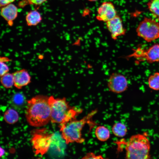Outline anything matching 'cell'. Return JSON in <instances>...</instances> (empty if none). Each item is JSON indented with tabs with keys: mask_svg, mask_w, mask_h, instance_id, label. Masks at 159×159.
<instances>
[{
	"mask_svg": "<svg viewBox=\"0 0 159 159\" xmlns=\"http://www.w3.org/2000/svg\"><path fill=\"white\" fill-rule=\"evenodd\" d=\"M49 97L36 95L27 101L26 117L31 126L39 127L48 123L51 120V110Z\"/></svg>",
	"mask_w": 159,
	"mask_h": 159,
	"instance_id": "cell-1",
	"label": "cell"
},
{
	"mask_svg": "<svg viewBox=\"0 0 159 159\" xmlns=\"http://www.w3.org/2000/svg\"><path fill=\"white\" fill-rule=\"evenodd\" d=\"M49 101L50 121L53 123L60 124L74 120L82 112L80 108L70 106L64 97L55 98L51 96L49 97Z\"/></svg>",
	"mask_w": 159,
	"mask_h": 159,
	"instance_id": "cell-2",
	"label": "cell"
},
{
	"mask_svg": "<svg viewBox=\"0 0 159 159\" xmlns=\"http://www.w3.org/2000/svg\"><path fill=\"white\" fill-rule=\"evenodd\" d=\"M97 112V110H93L80 120L76 119L59 124L62 137L66 144L82 143L85 142L82 136V129L85 125L92 122V118Z\"/></svg>",
	"mask_w": 159,
	"mask_h": 159,
	"instance_id": "cell-3",
	"label": "cell"
},
{
	"mask_svg": "<svg viewBox=\"0 0 159 159\" xmlns=\"http://www.w3.org/2000/svg\"><path fill=\"white\" fill-rule=\"evenodd\" d=\"M121 141L125 145L126 158L147 159L150 158V144L146 134H135L132 135L127 141Z\"/></svg>",
	"mask_w": 159,
	"mask_h": 159,
	"instance_id": "cell-4",
	"label": "cell"
},
{
	"mask_svg": "<svg viewBox=\"0 0 159 159\" xmlns=\"http://www.w3.org/2000/svg\"><path fill=\"white\" fill-rule=\"evenodd\" d=\"M137 35L147 42L159 38V23L154 18L145 17L136 28Z\"/></svg>",
	"mask_w": 159,
	"mask_h": 159,
	"instance_id": "cell-5",
	"label": "cell"
},
{
	"mask_svg": "<svg viewBox=\"0 0 159 159\" xmlns=\"http://www.w3.org/2000/svg\"><path fill=\"white\" fill-rule=\"evenodd\" d=\"M53 135L45 129H38L34 132L31 142L35 155L40 154L42 156L47 152Z\"/></svg>",
	"mask_w": 159,
	"mask_h": 159,
	"instance_id": "cell-6",
	"label": "cell"
},
{
	"mask_svg": "<svg viewBox=\"0 0 159 159\" xmlns=\"http://www.w3.org/2000/svg\"><path fill=\"white\" fill-rule=\"evenodd\" d=\"M127 58L133 57L139 61H146L151 63L159 62V43L154 44L147 49L139 47Z\"/></svg>",
	"mask_w": 159,
	"mask_h": 159,
	"instance_id": "cell-7",
	"label": "cell"
},
{
	"mask_svg": "<svg viewBox=\"0 0 159 159\" xmlns=\"http://www.w3.org/2000/svg\"><path fill=\"white\" fill-rule=\"evenodd\" d=\"M107 85L109 91L119 94L127 90L128 83L124 75L118 73L113 72L110 74L107 79Z\"/></svg>",
	"mask_w": 159,
	"mask_h": 159,
	"instance_id": "cell-8",
	"label": "cell"
},
{
	"mask_svg": "<svg viewBox=\"0 0 159 159\" xmlns=\"http://www.w3.org/2000/svg\"><path fill=\"white\" fill-rule=\"evenodd\" d=\"M97 13V19L105 22L117 15L113 4L108 1L103 2L98 8Z\"/></svg>",
	"mask_w": 159,
	"mask_h": 159,
	"instance_id": "cell-9",
	"label": "cell"
},
{
	"mask_svg": "<svg viewBox=\"0 0 159 159\" xmlns=\"http://www.w3.org/2000/svg\"><path fill=\"white\" fill-rule=\"evenodd\" d=\"M112 38L116 40L118 37L125 35L126 29L123 27L122 20L118 15L106 22Z\"/></svg>",
	"mask_w": 159,
	"mask_h": 159,
	"instance_id": "cell-10",
	"label": "cell"
},
{
	"mask_svg": "<svg viewBox=\"0 0 159 159\" xmlns=\"http://www.w3.org/2000/svg\"><path fill=\"white\" fill-rule=\"evenodd\" d=\"M14 80V86L20 89L29 84L31 81V77L28 71L23 69L16 71L12 73Z\"/></svg>",
	"mask_w": 159,
	"mask_h": 159,
	"instance_id": "cell-11",
	"label": "cell"
},
{
	"mask_svg": "<svg viewBox=\"0 0 159 159\" xmlns=\"http://www.w3.org/2000/svg\"><path fill=\"white\" fill-rule=\"evenodd\" d=\"M1 7V16L9 26H12L13 24L14 21L18 16L17 7L12 3Z\"/></svg>",
	"mask_w": 159,
	"mask_h": 159,
	"instance_id": "cell-12",
	"label": "cell"
},
{
	"mask_svg": "<svg viewBox=\"0 0 159 159\" xmlns=\"http://www.w3.org/2000/svg\"><path fill=\"white\" fill-rule=\"evenodd\" d=\"M26 24L29 26H34L38 24L42 20V17L40 13L37 10L30 11L25 17Z\"/></svg>",
	"mask_w": 159,
	"mask_h": 159,
	"instance_id": "cell-13",
	"label": "cell"
},
{
	"mask_svg": "<svg viewBox=\"0 0 159 159\" xmlns=\"http://www.w3.org/2000/svg\"><path fill=\"white\" fill-rule=\"evenodd\" d=\"M95 134L97 139L102 142L107 141L110 137L109 129L103 125L97 126L95 130Z\"/></svg>",
	"mask_w": 159,
	"mask_h": 159,
	"instance_id": "cell-14",
	"label": "cell"
},
{
	"mask_svg": "<svg viewBox=\"0 0 159 159\" xmlns=\"http://www.w3.org/2000/svg\"><path fill=\"white\" fill-rule=\"evenodd\" d=\"M112 131L115 136L122 138L126 135L127 132V128L124 123L121 122H117L112 126Z\"/></svg>",
	"mask_w": 159,
	"mask_h": 159,
	"instance_id": "cell-15",
	"label": "cell"
},
{
	"mask_svg": "<svg viewBox=\"0 0 159 159\" xmlns=\"http://www.w3.org/2000/svg\"><path fill=\"white\" fill-rule=\"evenodd\" d=\"M147 5L154 19L159 21V0H149Z\"/></svg>",
	"mask_w": 159,
	"mask_h": 159,
	"instance_id": "cell-16",
	"label": "cell"
},
{
	"mask_svg": "<svg viewBox=\"0 0 159 159\" xmlns=\"http://www.w3.org/2000/svg\"><path fill=\"white\" fill-rule=\"evenodd\" d=\"M5 121L9 124H13L16 122L19 118L17 112L12 109H9L6 110L4 115Z\"/></svg>",
	"mask_w": 159,
	"mask_h": 159,
	"instance_id": "cell-17",
	"label": "cell"
},
{
	"mask_svg": "<svg viewBox=\"0 0 159 159\" xmlns=\"http://www.w3.org/2000/svg\"><path fill=\"white\" fill-rule=\"evenodd\" d=\"M1 83L6 89L11 88L14 86V80L12 73H8L1 77Z\"/></svg>",
	"mask_w": 159,
	"mask_h": 159,
	"instance_id": "cell-18",
	"label": "cell"
},
{
	"mask_svg": "<svg viewBox=\"0 0 159 159\" xmlns=\"http://www.w3.org/2000/svg\"><path fill=\"white\" fill-rule=\"evenodd\" d=\"M148 82L150 88L155 90H159V72H156L150 75L148 79Z\"/></svg>",
	"mask_w": 159,
	"mask_h": 159,
	"instance_id": "cell-19",
	"label": "cell"
},
{
	"mask_svg": "<svg viewBox=\"0 0 159 159\" xmlns=\"http://www.w3.org/2000/svg\"><path fill=\"white\" fill-rule=\"evenodd\" d=\"M0 77L9 72V68L5 62H0Z\"/></svg>",
	"mask_w": 159,
	"mask_h": 159,
	"instance_id": "cell-20",
	"label": "cell"
},
{
	"mask_svg": "<svg viewBox=\"0 0 159 159\" xmlns=\"http://www.w3.org/2000/svg\"><path fill=\"white\" fill-rule=\"evenodd\" d=\"M103 156L101 155H96L94 153L92 152H89L87 153L82 159H104Z\"/></svg>",
	"mask_w": 159,
	"mask_h": 159,
	"instance_id": "cell-21",
	"label": "cell"
},
{
	"mask_svg": "<svg viewBox=\"0 0 159 159\" xmlns=\"http://www.w3.org/2000/svg\"><path fill=\"white\" fill-rule=\"evenodd\" d=\"M27 4L39 6L41 5L47 0H25Z\"/></svg>",
	"mask_w": 159,
	"mask_h": 159,
	"instance_id": "cell-22",
	"label": "cell"
},
{
	"mask_svg": "<svg viewBox=\"0 0 159 159\" xmlns=\"http://www.w3.org/2000/svg\"><path fill=\"white\" fill-rule=\"evenodd\" d=\"M14 102L17 105H19L22 104L24 102V97L19 94L16 95L14 97Z\"/></svg>",
	"mask_w": 159,
	"mask_h": 159,
	"instance_id": "cell-23",
	"label": "cell"
},
{
	"mask_svg": "<svg viewBox=\"0 0 159 159\" xmlns=\"http://www.w3.org/2000/svg\"><path fill=\"white\" fill-rule=\"evenodd\" d=\"M15 0H0V5L2 7L9 4L12 3Z\"/></svg>",
	"mask_w": 159,
	"mask_h": 159,
	"instance_id": "cell-24",
	"label": "cell"
},
{
	"mask_svg": "<svg viewBox=\"0 0 159 159\" xmlns=\"http://www.w3.org/2000/svg\"><path fill=\"white\" fill-rule=\"evenodd\" d=\"M0 62H6L10 61V59L8 58L5 57H1L0 58Z\"/></svg>",
	"mask_w": 159,
	"mask_h": 159,
	"instance_id": "cell-25",
	"label": "cell"
},
{
	"mask_svg": "<svg viewBox=\"0 0 159 159\" xmlns=\"http://www.w3.org/2000/svg\"><path fill=\"white\" fill-rule=\"evenodd\" d=\"M0 151H1V154H0V157H1L2 156H3L5 154L6 152L4 150V149H3V148H2L1 147L0 148Z\"/></svg>",
	"mask_w": 159,
	"mask_h": 159,
	"instance_id": "cell-26",
	"label": "cell"
},
{
	"mask_svg": "<svg viewBox=\"0 0 159 159\" xmlns=\"http://www.w3.org/2000/svg\"><path fill=\"white\" fill-rule=\"evenodd\" d=\"M88 1H97V0H88Z\"/></svg>",
	"mask_w": 159,
	"mask_h": 159,
	"instance_id": "cell-27",
	"label": "cell"
}]
</instances>
